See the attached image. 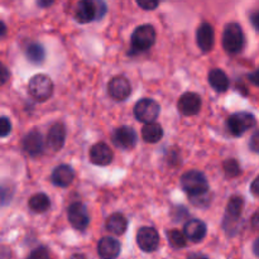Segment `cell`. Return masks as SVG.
<instances>
[{"mask_svg":"<svg viewBox=\"0 0 259 259\" xmlns=\"http://www.w3.org/2000/svg\"><path fill=\"white\" fill-rule=\"evenodd\" d=\"M252 227L254 228L255 230H259V211L255 212L252 218Z\"/></svg>","mask_w":259,"mask_h":259,"instance_id":"36","label":"cell"},{"mask_svg":"<svg viewBox=\"0 0 259 259\" xmlns=\"http://www.w3.org/2000/svg\"><path fill=\"white\" fill-rule=\"evenodd\" d=\"M27 259H50V253L46 247H38L28 254Z\"/></svg>","mask_w":259,"mask_h":259,"instance_id":"28","label":"cell"},{"mask_svg":"<svg viewBox=\"0 0 259 259\" xmlns=\"http://www.w3.org/2000/svg\"><path fill=\"white\" fill-rule=\"evenodd\" d=\"M90 161L96 166H108L113 161V151L103 142L94 144L90 149Z\"/></svg>","mask_w":259,"mask_h":259,"instance_id":"16","label":"cell"},{"mask_svg":"<svg viewBox=\"0 0 259 259\" xmlns=\"http://www.w3.org/2000/svg\"><path fill=\"white\" fill-rule=\"evenodd\" d=\"M142 137H143L144 142H147V143H157L163 137V129L156 121L148 123L142 129Z\"/></svg>","mask_w":259,"mask_h":259,"instance_id":"23","label":"cell"},{"mask_svg":"<svg viewBox=\"0 0 259 259\" xmlns=\"http://www.w3.org/2000/svg\"><path fill=\"white\" fill-rule=\"evenodd\" d=\"M253 253H254L257 257H259V238L255 240L254 244H253Z\"/></svg>","mask_w":259,"mask_h":259,"instance_id":"39","label":"cell"},{"mask_svg":"<svg viewBox=\"0 0 259 259\" xmlns=\"http://www.w3.org/2000/svg\"><path fill=\"white\" fill-rule=\"evenodd\" d=\"M70 259H86V257L83 254H73Z\"/></svg>","mask_w":259,"mask_h":259,"instance_id":"40","label":"cell"},{"mask_svg":"<svg viewBox=\"0 0 259 259\" xmlns=\"http://www.w3.org/2000/svg\"><path fill=\"white\" fill-rule=\"evenodd\" d=\"M136 2L144 10H154L159 4V0H136Z\"/></svg>","mask_w":259,"mask_h":259,"instance_id":"29","label":"cell"},{"mask_svg":"<svg viewBox=\"0 0 259 259\" xmlns=\"http://www.w3.org/2000/svg\"><path fill=\"white\" fill-rule=\"evenodd\" d=\"M196 42L202 52L207 53L212 50L215 42V33L211 24H209L206 22L200 24L196 32Z\"/></svg>","mask_w":259,"mask_h":259,"instance_id":"14","label":"cell"},{"mask_svg":"<svg viewBox=\"0 0 259 259\" xmlns=\"http://www.w3.org/2000/svg\"><path fill=\"white\" fill-rule=\"evenodd\" d=\"M249 147L253 152L259 153V131L254 132V133H253V136L250 137Z\"/></svg>","mask_w":259,"mask_h":259,"instance_id":"31","label":"cell"},{"mask_svg":"<svg viewBox=\"0 0 259 259\" xmlns=\"http://www.w3.org/2000/svg\"><path fill=\"white\" fill-rule=\"evenodd\" d=\"M201 98L196 93H185L181 98L179 99L177 108L182 115L192 116L196 115L201 109Z\"/></svg>","mask_w":259,"mask_h":259,"instance_id":"12","label":"cell"},{"mask_svg":"<svg viewBox=\"0 0 259 259\" xmlns=\"http://www.w3.org/2000/svg\"><path fill=\"white\" fill-rule=\"evenodd\" d=\"M243 207H244V200L240 196H233L229 200L227 206V214H225L224 219V229L227 232H230L234 227V223H237L240 219L243 212Z\"/></svg>","mask_w":259,"mask_h":259,"instance_id":"13","label":"cell"},{"mask_svg":"<svg viewBox=\"0 0 259 259\" xmlns=\"http://www.w3.org/2000/svg\"><path fill=\"white\" fill-rule=\"evenodd\" d=\"M223 48L229 53H238L244 47V34L238 23H229L225 25L223 33Z\"/></svg>","mask_w":259,"mask_h":259,"instance_id":"3","label":"cell"},{"mask_svg":"<svg viewBox=\"0 0 259 259\" xmlns=\"http://www.w3.org/2000/svg\"><path fill=\"white\" fill-rule=\"evenodd\" d=\"M25 57L33 65H40L46 58L45 47L40 43H30L25 50Z\"/></svg>","mask_w":259,"mask_h":259,"instance_id":"24","label":"cell"},{"mask_svg":"<svg viewBox=\"0 0 259 259\" xmlns=\"http://www.w3.org/2000/svg\"><path fill=\"white\" fill-rule=\"evenodd\" d=\"M250 191H252V194L254 195V196L259 197V176L252 182V185H250Z\"/></svg>","mask_w":259,"mask_h":259,"instance_id":"34","label":"cell"},{"mask_svg":"<svg viewBox=\"0 0 259 259\" xmlns=\"http://www.w3.org/2000/svg\"><path fill=\"white\" fill-rule=\"evenodd\" d=\"M121 245L119 240L111 237H104L99 240L98 253L101 259H116L120 254Z\"/></svg>","mask_w":259,"mask_h":259,"instance_id":"15","label":"cell"},{"mask_svg":"<svg viewBox=\"0 0 259 259\" xmlns=\"http://www.w3.org/2000/svg\"><path fill=\"white\" fill-rule=\"evenodd\" d=\"M156 42V29L151 24L139 25L132 34V47L136 52L148 51Z\"/></svg>","mask_w":259,"mask_h":259,"instance_id":"4","label":"cell"},{"mask_svg":"<svg viewBox=\"0 0 259 259\" xmlns=\"http://www.w3.org/2000/svg\"><path fill=\"white\" fill-rule=\"evenodd\" d=\"M126 229H128V220L123 214L115 212L106 220V230L111 234L121 235L126 232Z\"/></svg>","mask_w":259,"mask_h":259,"instance_id":"22","label":"cell"},{"mask_svg":"<svg viewBox=\"0 0 259 259\" xmlns=\"http://www.w3.org/2000/svg\"><path fill=\"white\" fill-rule=\"evenodd\" d=\"M73 179H75V172L68 164H60L53 169L51 175V181L58 187H68L72 184Z\"/></svg>","mask_w":259,"mask_h":259,"instance_id":"19","label":"cell"},{"mask_svg":"<svg viewBox=\"0 0 259 259\" xmlns=\"http://www.w3.org/2000/svg\"><path fill=\"white\" fill-rule=\"evenodd\" d=\"M181 186L190 197H202L209 192V184L205 175L200 171L186 172L181 177Z\"/></svg>","mask_w":259,"mask_h":259,"instance_id":"2","label":"cell"},{"mask_svg":"<svg viewBox=\"0 0 259 259\" xmlns=\"http://www.w3.org/2000/svg\"><path fill=\"white\" fill-rule=\"evenodd\" d=\"M30 96L37 101H46L52 96L53 82L47 75H35L28 83Z\"/></svg>","mask_w":259,"mask_h":259,"instance_id":"5","label":"cell"},{"mask_svg":"<svg viewBox=\"0 0 259 259\" xmlns=\"http://www.w3.org/2000/svg\"><path fill=\"white\" fill-rule=\"evenodd\" d=\"M250 23H252L253 27L259 32V10H257V12H254L250 15Z\"/></svg>","mask_w":259,"mask_h":259,"instance_id":"33","label":"cell"},{"mask_svg":"<svg viewBox=\"0 0 259 259\" xmlns=\"http://www.w3.org/2000/svg\"><path fill=\"white\" fill-rule=\"evenodd\" d=\"M45 148V142H43L42 134L38 131H32L23 138V149L27 152L29 156L37 157L42 154Z\"/></svg>","mask_w":259,"mask_h":259,"instance_id":"18","label":"cell"},{"mask_svg":"<svg viewBox=\"0 0 259 259\" xmlns=\"http://www.w3.org/2000/svg\"><path fill=\"white\" fill-rule=\"evenodd\" d=\"M8 76H9V73H8L7 67H4V66H3V68H2V82L3 83L8 80Z\"/></svg>","mask_w":259,"mask_h":259,"instance_id":"38","label":"cell"},{"mask_svg":"<svg viewBox=\"0 0 259 259\" xmlns=\"http://www.w3.org/2000/svg\"><path fill=\"white\" fill-rule=\"evenodd\" d=\"M248 78H249V81L253 83V85L258 86L259 88V68H257L255 71H253V72H250L249 75H248Z\"/></svg>","mask_w":259,"mask_h":259,"instance_id":"32","label":"cell"},{"mask_svg":"<svg viewBox=\"0 0 259 259\" xmlns=\"http://www.w3.org/2000/svg\"><path fill=\"white\" fill-rule=\"evenodd\" d=\"M55 3V0H37V4L39 8H48Z\"/></svg>","mask_w":259,"mask_h":259,"instance_id":"35","label":"cell"},{"mask_svg":"<svg viewBox=\"0 0 259 259\" xmlns=\"http://www.w3.org/2000/svg\"><path fill=\"white\" fill-rule=\"evenodd\" d=\"M187 237L181 230L172 229L167 232V240L174 248H185L186 247Z\"/></svg>","mask_w":259,"mask_h":259,"instance_id":"26","label":"cell"},{"mask_svg":"<svg viewBox=\"0 0 259 259\" xmlns=\"http://www.w3.org/2000/svg\"><path fill=\"white\" fill-rule=\"evenodd\" d=\"M106 4L104 0H80L76 7V20L81 24L99 20L105 15Z\"/></svg>","mask_w":259,"mask_h":259,"instance_id":"1","label":"cell"},{"mask_svg":"<svg viewBox=\"0 0 259 259\" xmlns=\"http://www.w3.org/2000/svg\"><path fill=\"white\" fill-rule=\"evenodd\" d=\"M28 206L32 211L37 212V214H42V212H46L51 206V200L50 197L46 194H35L33 195L32 197L28 201Z\"/></svg>","mask_w":259,"mask_h":259,"instance_id":"25","label":"cell"},{"mask_svg":"<svg viewBox=\"0 0 259 259\" xmlns=\"http://www.w3.org/2000/svg\"><path fill=\"white\" fill-rule=\"evenodd\" d=\"M68 222L76 230H85L90 224V215L88 209L81 202H73L70 205L67 211Z\"/></svg>","mask_w":259,"mask_h":259,"instance_id":"8","label":"cell"},{"mask_svg":"<svg viewBox=\"0 0 259 259\" xmlns=\"http://www.w3.org/2000/svg\"><path fill=\"white\" fill-rule=\"evenodd\" d=\"M255 125V118L253 114L245 113V111H239L228 119V129L234 137H240L252 129Z\"/></svg>","mask_w":259,"mask_h":259,"instance_id":"7","label":"cell"},{"mask_svg":"<svg viewBox=\"0 0 259 259\" xmlns=\"http://www.w3.org/2000/svg\"><path fill=\"white\" fill-rule=\"evenodd\" d=\"M0 129H2V138H5L12 132V123L7 116H3L0 120Z\"/></svg>","mask_w":259,"mask_h":259,"instance_id":"30","label":"cell"},{"mask_svg":"<svg viewBox=\"0 0 259 259\" xmlns=\"http://www.w3.org/2000/svg\"><path fill=\"white\" fill-rule=\"evenodd\" d=\"M223 167H224L225 175L228 177H237L238 175H240V167L235 159H228V161L224 162Z\"/></svg>","mask_w":259,"mask_h":259,"instance_id":"27","label":"cell"},{"mask_svg":"<svg viewBox=\"0 0 259 259\" xmlns=\"http://www.w3.org/2000/svg\"><path fill=\"white\" fill-rule=\"evenodd\" d=\"M187 259H209L206 257L205 254H201V253H192V254H190Z\"/></svg>","mask_w":259,"mask_h":259,"instance_id":"37","label":"cell"},{"mask_svg":"<svg viewBox=\"0 0 259 259\" xmlns=\"http://www.w3.org/2000/svg\"><path fill=\"white\" fill-rule=\"evenodd\" d=\"M66 141V128L62 123H56L53 124L50 128L47 134V139L46 143L47 147L52 151L58 152L60 149L63 148Z\"/></svg>","mask_w":259,"mask_h":259,"instance_id":"17","label":"cell"},{"mask_svg":"<svg viewBox=\"0 0 259 259\" xmlns=\"http://www.w3.org/2000/svg\"><path fill=\"white\" fill-rule=\"evenodd\" d=\"M159 111H161L159 104L152 99H142L134 106V116L137 118V120L144 124L156 121L159 115Z\"/></svg>","mask_w":259,"mask_h":259,"instance_id":"6","label":"cell"},{"mask_svg":"<svg viewBox=\"0 0 259 259\" xmlns=\"http://www.w3.org/2000/svg\"><path fill=\"white\" fill-rule=\"evenodd\" d=\"M138 137L136 131L132 126H120L115 129L113 133V142L118 148L121 149H132L136 147Z\"/></svg>","mask_w":259,"mask_h":259,"instance_id":"11","label":"cell"},{"mask_svg":"<svg viewBox=\"0 0 259 259\" xmlns=\"http://www.w3.org/2000/svg\"><path fill=\"white\" fill-rule=\"evenodd\" d=\"M206 224L199 219H192L185 224L184 233L187 239L194 243H199L206 237Z\"/></svg>","mask_w":259,"mask_h":259,"instance_id":"20","label":"cell"},{"mask_svg":"<svg viewBox=\"0 0 259 259\" xmlns=\"http://www.w3.org/2000/svg\"><path fill=\"white\" fill-rule=\"evenodd\" d=\"M108 93L114 100L116 101H123L129 98L132 93V86L128 78L124 76H115L111 78L110 82L108 85Z\"/></svg>","mask_w":259,"mask_h":259,"instance_id":"10","label":"cell"},{"mask_svg":"<svg viewBox=\"0 0 259 259\" xmlns=\"http://www.w3.org/2000/svg\"><path fill=\"white\" fill-rule=\"evenodd\" d=\"M209 83L218 93H225L229 89V78L220 68H212L209 72Z\"/></svg>","mask_w":259,"mask_h":259,"instance_id":"21","label":"cell"},{"mask_svg":"<svg viewBox=\"0 0 259 259\" xmlns=\"http://www.w3.org/2000/svg\"><path fill=\"white\" fill-rule=\"evenodd\" d=\"M137 244L143 252H154L159 245L158 232L152 227L141 228L137 233Z\"/></svg>","mask_w":259,"mask_h":259,"instance_id":"9","label":"cell"}]
</instances>
